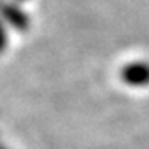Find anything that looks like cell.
<instances>
[{
    "mask_svg": "<svg viewBox=\"0 0 149 149\" xmlns=\"http://www.w3.org/2000/svg\"><path fill=\"white\" fill-rule=\"evenodd\" d=\"M121 81L129 88L144 90L149 88V61L134 60L121 68Z\"/></svg>",
    "mask_w": 149,
    "mask_h": 149,
    "instance_id": "6da1fadb",
    "label": "cell"
},
{
    "mask_svg": "<svg viewBox=\"0 0 149 149\" xmlns=\"http://www.w3.org/2000/svg\"><path fill=\"white\" fill-rule=\"evenodd\" d=\"M8 42H10V28L0 20V55H3L7 52Z\"/></svg>",
    "mask_w": 149,
    "mask_h": 149,
    "instance_id": "7a4b0ae2",
    "label": "cell"
},
{
    "mask_svg": "<svg viewBox=\"0 0 149 149\" xmlns=\"http://www.w3.org/2000/svg\"><path fill=\"white\" fill-rule=\"evenodd\" d=\"M12 2H17V3H23V2H27V0H12Z\"/></svg>",
    "mask_w": 149,
    "mask_h": 149,
    "instance_id": "3957f363",
    "label": "cell"
},
{
    "mask_svg": "<svg viewBox=\"0 0 149 149\" xmlns=\"http://www.w3.org/2000/svg\"><path fill=\"white\" fill-rule=\"evenodd\" d=\"M0 149H8V148H5V146H3V144H0Z\"/></svg>",
    "mask_w": 149,
    "mask_h": 149,
    "instance_id": "277c9868",
    "label": "cell"
}]
</instances>
